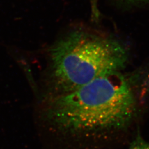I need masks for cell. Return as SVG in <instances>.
I'll return each instance as SVG.
<instances>
[{
  "label": "cell",
  "instance_id": "277c9868",
  "mask_svg": "<svg viewBox=\"0 0 149 149\" xmlns=\"http://www.w3.org/2000/svg\"><path fill=\"white\" fill-rule=\"evenodd\" d=\"M126 6H144L149 5V0H116Z\"/></svg>",
  "mask_w": 149,
  "mask_h": 149
},
{
  "label": "cell",
  "instance_id": "7a4b0ae2",
  "mask_svg": "<svg viewBox=\"0 0 149 149\" xmlns=\"http://www.w3.org/2000/svg\"><path fill=\"white\" fill-rule=\"evenodd\" d=\"M48 56L44 98L69 93L97 77L120 72L128 59L117 39L84 29L57 40Z\"/></svg>",
  "mask_w": 149,
  "mask_h": 149
},
{
  "label": "cell",
  "instance_id": "6da1fadb",
  "mask_svg": "<svg viewBox=\"0 0 149 149\" xmlns=\"http://www.w3.org/2000/svg\"><path fill=\"white\" fill-rule=\"evenodd\" d=\"M136 112L130 84L120 72H115L69 93L44 98L42 114L59 133L95 141L125 130Z\"/></svg>",
  "mask_w": 149,
  "mask_h": 149
},
{
  "label": "cell",
  "instance_id": "3957f363",
  "mask_svg": "<svg viewBox=\"0 0 149 149\" xmlns=\"http://www.w3.org/2000/svg\"><path fill=\"white\" fill-rule=\"evenodd\" d=\"M129 149H149V143L145 141L138 133L130 144Z\"/></svg>",
  "mask_w": 149,
  "mask_h": 149
}]
</instances>
